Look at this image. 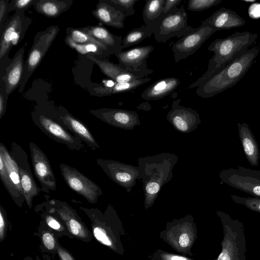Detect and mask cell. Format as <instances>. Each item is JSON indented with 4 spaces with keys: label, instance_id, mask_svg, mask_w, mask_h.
Instances as JSON below:
<instances>
[{
    "label": "cell",
    "instance_id": "cell-31",
    "mask_svg": "<svg viewBox=\"0 0 260 260\" xmlns=\"http://www.w3.org/2000/svg\"><path fill=\"white\" fill-rule=\"evenodd\" d=\"M64 42L68 46L76 50L78 53L86 56H93L100 60H104V58L113 54L110 52L103 50L94 44H79L76 43L66 36Z\"/></svg>",
    "mask_w": 260,
    "mask_h": 260
},
{
    "label": "cell",
    "instance_id": "cell-4",
    "mask_svg": "<svg viewBox=\"0 0 260 260\" xmlns=\"http://www.w3.org/2000/svg\"><path fill=\"white\" fill-rule=\"evenodd\" d=\"M223 226V237L221 242V251L214 260H246V238L244 226L229 214L217 211Z\"/></svg>",
    "mask_w": 260,
    "mask_h": 260
},
{
    "label": "cell",
    "instance_id": "cell-7",
    "mask_svg": "<svg viewBox=\"0 0 260 260\" xmlns=\"http://www.w3.org/2000/svg\"><path fill=\"white\" fill-rule=\"evenodd\" d=\"M59 31L57 25H52L35 35L33 44L24 62L19 92L22 93L26 83L42 62Z\"/></svg>",
    "mask_w": 260,
    "mask_h": 260
},
{
    "label": "cell",
    "instance_id": "cell-2",
    "mask_svg": "<svg viewBox=\"0 0 260 260\" xmlns=\"http://www.w3.org/2000/svg\"><path fill=\"white\" fill-rule=\"evenodd\" d=\"M259 51L258 46L248 49L214 72L197 87V94L202 98H209L234 86L245 75Z\"/></svg>",
    "mask_w": 260,
    "mask_h": 260
},
{
    "label": "cell",
    "instance_id": "cell-47",
    "mask_svg": "<svg viewBox=\"0 0 260 260\" xmlns=\"http://www.w3.org/2000/svg\"><path fill=\"white\" fill-rule=\"evenodd\" d=\"M190 242L189 235L186 233H182L179 237L178 243L180 247L183 248L187 247Z\"/></svg>",
    "mask_w": 260,
    "mask_h": 260
},
{
    "label": "cell",
    "instance_id": "cell-36",
    "mask_svg": "<svg viewBox=\"0 0 260 260\" xmlns=\"http://www.w3.org/2000/svg\"><path fill=\"white\" fill-rule=\"evenodd\" d=\"M221 0H190L188 2L187 10L200 12L218 5Z\"/></svg>",
    "mask_w": 260,
    "mask_h": 260
},
{
    "label": "cell",
    "instance_id": "cell-34",
    "mask_svg": "<svg viewBox=\"0 0 260 260\" xmlns=\"http://www.w3.org/2000/svg\"><path fill=\"white\" fill-rule=\"evenodd\" d=\"M153 34L144 24L141 27L130 30L122 39V49L136 45L146 38H149Z\"/></svg>",
    "mask_w": 260,
    "mask_h": 260
},
{
    "label": "cell",
    "instance_id": "cell-25",
    "mask_svg": "<svg viewBox=\"0 0 260 260\" xmlns=\"http://www.w3.org/2000/svg\"><path fill=\"white\" fill-rule=\"evenodd\" d=\"M180 83L176 77H167L156 81L146 88L141 94L143 99L157 100L172 93Z\"/></svg>",
    "mask_w": 260,
    "mask_h": 260
},
{
    "label": "cell",
    "instance_id": "cell-51",
    "mask_svg": "<svg viewBox=\"0 0 260 260\" xmlns=\"http://www.w3.org/2000/svg\"><path fill=\"white\" fill-rule=\"evenodd\" d=\"M259 238H260V235H259Z\"/></svg>",
    "mask_w": 260,
    "mask_h": 260
},
{
    "label": "cell",
    "instance_id": "cell-38",
    "mask_svg": "<svg viewBox=\"0 0 260 260\" xmlns=\"http://www.w3.org/2000/svg\"><path fill=\"white\" fill-rule=\"evenodd\" d=\"M37 0H12L9 2V13L12 11L15 12H24L31 6L34 5Z\"/></svg>",
    "mask_w": 260,
    "mask_h": 260
},
{
    "label": "cell",
    "instance_id": "cell-26",
    "mask_svg": "<svg viewBox=\"0 0 260 260\" xmlns=\"http://www.w3.org/2000/svg\"><path fill=\"white\" fill-rule=\"evenodd\" d=\"M151 80L150 78L147 77L129 82H115L112 87L98 84L89 89V91L91 95L102 97L131 91L142 84L148 82Z\"/></svg>",
    "mask_w": 260,
    "mask_h": 260
},
{
    "label": "cell",
    "instance_id": "cell-21",
    "mask_svg": "<svg viewBox=\"0 0 260 260\" xmlns=\"http://www.w3.org/2000/svg\"><path fill=\"white\" fill-rule=\"evenodd\" d=\"M25 48V45L17 51L7 67L5 76L2 78L5 82L8 95L20 86L24 70Z\"/></svg>",
    "mask_w": 260,
    "mask_h": 260
},
{
    "label": "cell",
    "instance_id": "cell-10",
    "mask_svg": "<svg viewBox=\"0 0 260 260\" xmlns=\"http://www.w3.org/2000/svg\"><path fill=\"white\" fill-rule=\"evenodd\" d=\"M61 175L68 186L91 204L96 203L103 194L100 187L75 168L64 164H59Z\"/></svg>",
    "mask_w": 260,
    "mask_h": 260
},
{
    "label": "cell",
    "instance_id": "cell-14",
    "mask_svg": "<svg viewBox=\"0 0 260 260\" xmlns=\"http://www.w3.org/2000/svg\"><path fill=\"white\" fill-rule=\"evenodd\" d=\"M216 31L212 27L202 23L197 30L181 37L172 48L175 62L194 54Z\"/></svg>",
    "mask_w": 260,
    "mask_h": 260
},
{
    "label": "cell",
    "instance_id": "cell-3",
    "mask_svg": "<svg viewBox=\"0 0 260 260\" xmlns=\"http://www.w3.org/2000/svg\"><path fill=\"white\" fill-rule=\"evenodd\" d=\"M257 37V34L246 31H237L226 38L216 39L208 48V50L213 52L214 55L209 60L207 71L187 88L199 87L214 72L247 50L255 42Z\"/></svg>",
    "mask_w": 260,
    "mask_h": 260
},
{
    "label": "cell",
    "instance_id": "cell-1",
    "mask_svg": "<svg viewBox=\"0 0 260 260\" xmlns=\"http://www.w3.org/2000/svg\"><path fill=\"white\" fill-rule=\"evenodd\" d=\"M178 160L176 154L169 152L138 159L139 180L143 183L145 208L153 205L161 187L172 179L173 169Z\"/></svg>",
    "mask_w": 260,
    "mask_h": 260
},
{
    "label": "cell",
    "instance_id": "cell-33",
    "mask_svg": "<svg viewBox=\"0 0 260 260\" xmlns=\"http://www.w3.org/2000/svg\"><path fill=\"white\" fill-rule=\"evenodd\" d=\"M0 178L8 193L15 203L21 206L25 201V198L22 196L15 187L6 170L5 162L2 155L0 154Z\"/></svg>",
    "mask_w": 260,
    "mask_h": 260
},
{
    "label": "cell",
    "instance_id": "cell-49",
    "mask_svg": "<svg viewBox=\"0 0 260 260\" xmlns=\"http://www.w3.org/2000/svg\"><path fill=\"white\" fill-rule=\"evenodd\" d=\"M162 257L165 260H190L185 257L171 254H165Z\"/></svg>",
    "mask_w": 260,
    "mask_h": 260
},
{
    "label": "cell",
    "instance_id": "cell-23",
    "mask_svg": "<svg viewBox=\"0 0 260 260\" xmlns=\"http://www.w3.org/2000/svg\"><path fill=\"white\" fill-rule=\"evenodd\" d=\"M238 134L246 157L252 166H257L260 151L254 135L245 122H238Z\"/></svg>",
    "mask_w": 260,
    "mask_h": 260
},
{
    "label": "cell",
    "instance_id": "cell-45",
    "mask_svg": "<svg viewBox=\"0 0 260 260\" xmlns=\"http://www.w3.org/2000/svg\"><path fill=\"white\" fill-rule=\"evenodd\" d=\"M45 220L47 224L53 229L55 230H60L61 229V225L59 222L52 216L46 215L45 216Z\"/></svg>",
    "mask_w": 260,
    "mask_h": 260
},
{
    "label": "cell",
    "instance_id": "cell-32",
    "mask_svg": "<svg viewBox=\"0 0 260 260\" xmlns=\"http://www.w3.org/2000/svg\"><path fill=\"white\" fill-rule=\"evenodd\" d=\"M66 36L70 38L72 41L77 44H95L103 50L110 52L113 54L121 51L115 48L111 47L102 44L85 32L81 31L79 28L67 27L66 29Z\"/></svg>",
    "mask_w": 260,
    "mask_h": 260
},
{
    "label": "cell",
    "instance_id": "cell-41",
    "mask_svg": "<svg viewBox=\"0 0 260 260\" xmlns=\"http://www.w3.org/2000/svg\"><path fill=\"white\" fill-rule=\"evenodd\" d=\"M9 1L8 0H1L0 1V30L7 22L6 18L9 11Z\"/></svg>",
    "mask_w": 260,
    "mask_h": 260
},
{
    "label": "cell",
    "instance_id": "cell-28",
    "mask_svg": "<svg viewBox=\"0 0 260 260\" xmlns=\"http://www.w3.org/2000/svg\"><path fill=\"white\" fill-rule=\"evenodd\" d=\"M79 28L102 44L122 51V37L113 34L104 26L92 25Z\"/></svg>",
    "mask_w": 260,
    "mask_h": 260
},
{
    "label": "cell",
    "instance_id": "cell-20",
    "mask_svg": "<svg viewBox=\"0 0 260 260\" xmlns=\"http://www.w3.org/2000/svg\"><path fill=\"white\" fill-rule=\"evenodd\" d=\"M202 23L219 31L242 26L245 24L246 21L235 11L223 7L214 12Z\"/></svg>",
    "mask_w": 260,
    "mask_h": 260
},
{
    "label": "cell",
    "instance_id": "cell-29",
    "mask_svg": "<svg viewBox=\"0 0 260 260\" xmlns=\"http://www.w3.org/2000/svg\"><path fill=\"white\" fill-rule=\"evenodd\" d=\"M142 16L144 24L153 32V28L162 12L165 0H146Z\"/></svg>",
    "mask_w": 260,
    "mask_h": 260
},
{
    "label": "cell",
    "instance_id": "cell-18",
    "mask_svg": "<svg viewBox=\"0 0 260 260\" xmlns=\"http://www.w3.org/2000/svg\"><path fill=\"white\" fill-rule=\"evenodd\" d=\"M57 112L59 118L71 132L85 143L91 149L95 150L100 148L99 144L85 123L64 108H59Z\"/></svg>",
    "mask_w": 260,
    "mask_h": 260
},
{
    "label": "cell",
    "instance_id": "cell-5",
    "mask_svg": "<svg viewBox=\"0 0 260 260\" xmlns=\"http://www.w3.org/2000/svg\"><path fill=\"white\" fill-rule=\"evenodd\" d=\"M32 120L44 134L69 149L82 151L85 149L82 141L71 132L60 120L57 110L52 113L37 110L32 114Z\"/></svg>",
    "mask_w": 260,
    "mask_h": 260
},
{
    "label": "cell",
    "instance_id": "cell-15",
    "mask_svg": "<svg viewBox=\"0 0 260 260\" xmlns=\"http://www.w3.org/2000/svg\"><path fill=\"white\" fill-rule=\"evenodd\" d=\"M29 147L34 173L41 185L42 191L48 193L55 190L56 179L46 155L33 142H29Z\"/></svg>",
    "mask_w": 260,
    "mask_h": 260
},
{
    "label": "cell",
    "instance_id": "cell-37",
    "mask_svg": "<svg viewBox=\"0 0 260 260\" xmlns=\"http://www.w3.org/2000/svg\"><path fill=\"white\" fill-rule=\"evenodd\" d=\"M139 0H108L112 5L123 11L129 16L135 13L134 7L135 3Z\"/></svg>",
    "mask_w": 260,
    "mask_h": 260
},
{
    "label": "cell",
    "instance_id": "cell-9",
    "mask_svg": "<svg viewBox=\"0 0 260 260\" xmlns=\"http://www.w3.org/2000/svg\"><path fill=\"white\" fill-rule=\"evenodd\" d=\"M32 20L25 15L24 12H15L0 30V77L5 75L6 69L12 59L9 53L12 48V41L15 35L21 29L29 26Z\"/></svg>",
    "mask_w": 260,
    "mask_h": 260
},
{
    "label": "cell",
    "instance_id": "cell-8",
    "mask_svg": "<svg viewBox=\"0 0 260 260\" xmlns=\"http://www.w3.org/2000/svg\"><path fill=\"white\" fill-rule=\"evenodd\" d=\"M218 175L222 183L260 199V171L239 166L223 169Z\"/></svg>",
    "mask_w": 260,
    "mask_h": 260
},
{
    "label": "cell",
    "instance_id": "cell-27",
    "mask_svg": "<svg viewBox=\"0 0 260 260\" xmlns=\"http://www.w3.org/2000/svg\"><path fill=\"white\" fill-rule=\"evenodd\" d=\"M73 0H37L33 5L36 12L48 18H56L68 11Z\"/></svg>",
    "mask_w": 260,
    "mask_h": 260
},
{
    "label": "cell",
    "instance_id": "cell-42",
    "mask_svg": "<svg viewBox=\"0 0 260 260\" xmlns=\"http://www.w3.org/2000/svg\"><path fill=\"white\" fill-rule=\"evenodd\" d=\"M43 244L45 247L49 250L54 248L55 246V240L53 236L49 232H45L42 236Z\"/></svg>",
    "mask_w": 260,
    "mask_h": 260
},
{
    "label": "cell",
    "instance_id": "cell-48",
    "mask_svg": "<svg viewBox=\"0 0 260 260\" xmlns=\"http://www.w3.org/2000/svg\"><path fill=\"white\" fill-rule=\"evenodd\" d=\"M57 251L61 260H75L68 252L61 247H58Z\"/></svg>",
    "mask_w": 260,
    "mask_h": 260
},
{
    "label": "cell",
    "instance_id": "cell-6",
    "mask_svg": "<svg viewBox=\"0 0 260 260\" xmlns=\"http://www.w3.org/2000/svg\"><path fill=\"white\" fill-rule=\"evenodd\" d=\"M187 14L182 5L175 7L169 12L162 13L153 28L155 40L166 43L172 37L181 38L197 30L187 24Z\"/></svg>",
    "mask_w": 260,
    "mask_h": 260
},
{
    "label": "cell",
    "instance_id": "cell-24",
    "mask_svg": "<svg viewBox=\"0 0 260 260\" xmlns=\"http://www.w3.org/2000/svg\"><path fill=\"white\" fill-rule=\"evenodd\" d=\"M86 57L96 64L103 73L115 82H129L142 79L134 73L121 68L117 64L105 60H100L91 56Z\"/></svg>",
    "mask_w": 260,
    "mask_h": 260
},
{
    "label": "cell",
    "instance_id": "cell-35",
    "mask_svg": "<svg viewBox=\"0 0 260 260\" xmlns=\"http://www.w3.org/2000/svg\"><path fill=\"white\" fill-rule=\"evenodd\" d=\"M231 198L235 203L243 205L250 210L260 213V199L242 197L235 194H231Z\"/></svg>",
    "mask_w": 260,
    "mask_h": 260
},
{
    "label": "cell",
    "instance_id": "cell-11",
    "mask_svg": "<svg viewBox=\"0 0 260 260\" xmlns=\"http://www.w3.org/2000/svg\"><path fill=\"white\" fill-rule=\"evenodd\" d=\"M10 152L18 166L25 201L30 209L34 198L42 190L37 184L33 177L26 152L19 144L13 142L11 144Z\"/></svg>",
    "mask_w": 260,
    "mask_h": 260
},
{
    "label": "cell",
    "instance_id": "cell-13",
    "mask_svg": "<svg viewBox=\"0 0 260 260\" xmlns=\"http://www.w3.org/2000/svg\"><path fill=\"white\" fill-rule=\"evenodd\" d=\"M152 45L137 47L132 49L119 51L114 55L118 60V64L121 68L126 70L136 76L144 78L153 73V71L147 68L146 60L153 50Z\"/></svg>",
    "mask_w": 260,
    "mask_h": 260
},
{
    "label": "cell",
    "instance_id": "cell-22",
    "mask_svg": "<svg viewBox=\"0 0 260 260\" xmlns=\"http://www.w3.org/2000/svg\"><path fill=\"white\" fill-rule=\"evenodd\" d=\"M49 203L54 207L59 216L63 220L71 233L81 238L85 239L87 231L76 217L74 210L66 202L52 199Z\"/></svg>",
    "mask_w": 260,
    "mask_h": 260
},
{
    "label": "cell",
    "instance_id": "cell-12",
    "mask_svg": "<svg viewBox=\"0 0 260 260\" xmlns=\"http://www.w3.org/2000/svg\"><path fill=\"white\" fill-rule=\"evenodd\" d=\"M95 161L109 178L128 192L139 180L138 167L109 159L98 158Z\"/></svg>",
    "mask_w": 260,
    "mask_h": 260
},
{
    "label": "cell",
    "instance_id": "cell-17",
    "mask_svg": "<svg viewBox=\"0 0 260 260\" xmlns=\"http://www.w3.org/2000/svg\"><path fill=\"white\" fill-rule=\"evenodd\" d=\"M89 112L101 121L120 128L133 129L141 124L139 115L135 111L103 108L91 110Z\"/></svg>",
    "mask_w": 260,
    "mask_h": 260
},
{
    "label": "cell",
    "instance_id": "cell-40",
    "mask_svg": "<svg viewBox=\"0 0 260 260\" xmlns=\"http://www.w3.org/2000/svg\"><path fill=\"white\" fill-rule=\"evenodd\" d=\"M93 233L95 238L101 243L111 246L112 242L105 231L100 226H94Z\"/></svg>",
    "mask_w": 260,
    "mask_h": 260
},
{
    "label": "cell",
    "instance_id": "cell-44",
    "mask_svg": "<svg viewBox=\"0 0 260 260\" xmlns=\"http://www.w3.org/2000/svg\"><path fill=\"white\" fill-rule=\"evenodd\" d=\"M181 2L182 0H165L162 13L165 14L169 12L172 9L179 5Z\"/></svg>",
    "mask_w": 260,
    "mask_h": 260
},
{
    "label": "cell",
    "instance_id": "cell-43",
    "mask_svg": "<svg viewBox=\"0 0 260 260\" xmlns=\"http://www.w3.org/2000/svg\"><path fill=\"white\" fill-rule=\"evenodd\" d=\"M249 17L252 19L260 18V4L255 3L251 4L248 9Z\"/></svg>",
    "mask_w": 260,
    "mask_h": 260
},
{
    "label": "cell",
    "instance_id": "cell-50",
    "mask_svg": "<svg viewBox=\"0 0 260 260\" xmlns=\"http://www.w3.org/2000/svg\"><path fill=\"white\" fill-rule=\"evenodd\" d=\"M144 105L145 106L140 105L137 108L138 109H142L145 111H149L151 109V107L149 103H144Z\"/></svg>",
    "mask_w": 260,
    "mask_h": 260
},
{
    "label": "cell",
    "instance_id": "cell-30",
    "mask_svg": "<svg viewBox=\"0 0 260 260\" xmlns=\"http://www.w3.org/2000/svg\"><path fill=\"white\" fill-rule=\"evenodd\" d=\"M0 154L3 157L6 170L13 184L19 192L24 196L17 163L12 157L11 152L2 143H0Z\"/></svg>",
    "mask_w": 260,
    "mask_h": 260
},
{
    "label": "cell",
    "instance_id": "cell-16",
    "mask_svg": "<svg viewBox=\"0 0 260 260\" xmlns=\"http://www.w3.org/2000/svg\"><path fill=\"white\" fill-rule=\"evenodd\" d=\"M180 99L173 101L167 119L176 131L185 134L189 133L198 128L201 120L196 111L180 105Z\"/></svg>",
    "mask_w": 260,
    "mask_h": 260
},
{
    "label": "cell",
    "instance_id": "cell-19",
    "mask_svg": "<svg viewBox=\"0 0 260 260\" xmlns=\"http://www.w3.org/2000/svg\"><path fill=\"white\" fill-rule=\"evenodd\" d=\"M92 14L101 23L117 29L124 27L125 19L128 16L108 0H100Z\"/></svg>",
    "mask_w": 260,
    "mask_h": 260
},
{
    "label": "cell",
    "instance_id": "cell-46",
    "mask_svg": "<svg viewBox=\"0 0 260 260\" xmlns=\"http://www.w3.org/2000/svg\"><path fill=\"white\" fill-rule=\"evenodd\" d=\"M0 238L1 240H3L6 228V222L5 218V210L2 206H0Z\"/></svg>",
    "mask_w": 260,
    "mask_h": 260
},
{
    "label": "cell",
    "instance_id": "cell-39",
    "mask_svg": "<svg viewBox=\"0 0 260 260\" xmlns=\"http://www.w3.org/2000/svg\"><path fill=\"white\" fill-rule=\"evenodd\" d=\"M9 95L6 92V84L4 80L0 79V119L4 115L6 110Z\"/></svg>",
    "mask_w": 260,
    "mask_h": 260
}]
</instances>
